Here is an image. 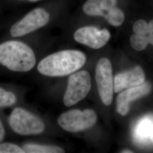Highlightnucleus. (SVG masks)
<instances>
[{
  "instance_id": "f257e3e1",
  "label": "nucleus",
  "mask_w": 153,
  "mask_h": 153,
  "mask_svg": "<svg viewBox=\"0 0 153 153\" xmlns=\"http://www.w3.org/2000/svg\"><path fill=\"white\" fill-rule=\"evenodd\" d=\"M86 61V56L82 52L64 50L45 57L39 62L37 69L45 76H65L81 68Z\"/></svg>"
},
{
  "instance_id": "f03ea898",
  "label": "nucleus",
  "mask_w": 153,
  "mask_h": 153,
  "mask_svg": "<svg viewBox=\"0 0 153 153\" xmlns=\"http://www.w3.org/2000/svg\"><path fill=\"white\" fill-rule=\"evenodd\" d=\"M0 64L11 71L27 72L35 65L36 57L27 44L16 40L7 41L0 44Z\"/></svg>"
},
{
  "instance_id": "7ed1b4c3",
  "label": "nucleus",
  "mask_w": 153,
  "mask_h": 153,
  "mask_svg": "<svg viewBox=\"0 0 153 153\" xmlns=\"http://www.w3.org/2000/svg\"><path fill=\"white\" fill-rule=\"evenodd\" d=\"M9 123L11 129L21 136L40 134L45 129L44 123L39 117L20 107L11 112Z\"/></svg>"
},
{
  "instance_id": "20e7f679",
  "label": "nucleus",
  "mask_w": 153,
  "mask_h": 153,
  "mask_svg": "<svg viewBox=\"0 0 153 153\" xmlns=\"http://www.w3.org/2000/svg\"><path fill=\"white\" fill-rule=\"evenodd\" d=\"M97 121V115L93 109H71L60 115L57 122L66 131L76 133L92 127Z\"/></svg>"
},
{
  "instance_id": "39448f33",
  "label": "nucleus",
  "mask_w": 153,
  "mask_h": 153,
  "mask_svg": "<svg viewBox=\"0 0 153 153\" xmlns=\"http://www.w3.org/2000/svg\"><path fill=\"white\" fill-rule=\"evenodd\" d=\"M91 88V76L88 71H81L71 74L64 95V104L66 107L76 104L87 96Z\"/></svg>"
},
{
  "instance_id": "423d86ee",
  "label": "nucleus",
  "mask_w": 153,
  "mask_h": 153,
  "mask_svg": "<svg viewBox=\"0 0 153 153\" xmlns=\"http://www.w3.org/2000/svg\"><path fill=\"white\" fill-rule=\"evenodd\" d=\"M95 79L102 102L105 105H111L114 90L112 64L109 59L102 58L98 61L96 67Z\"/></svg>"
},
{
  "instance_id": "0eeeda50",
  "label": "nucleus",
  "mask_w": 153,
  "mask_h": 153,
  "mask_svg": "<svg viewBox=\"0 0 153 153\" xmlns=\"http://www.w3.org/2000/svg\"><path fill=\"white\" fill-rule=\"evenodd\" d=\"M49 21V15L44 9L33 10L12 26L10 33L13 37H21L45 26Z\"/></svg>"
},
{
  "instance_id": "6e6552de",
  "label": "nucleus",
  "mask_w": 153,
  "mask_h": 153,
  "mask_svg": "<svg viewBox=\"0 0 153 153\" xmlns=\"http://www.w3.org/2000/svg\"><path fill=\"white\" fill-rule=\"evenodd\" d=\"M111 38L108 30H99L94 26H86L77 30L74 38L79 43L87 45L93 49H99L108 42Z\"/></svg>"
},
{
  "instance_id": "1a4fd4ad",
  "label": "nucleus",
  "mask_w": 153,
  "mask_h": 153,
  "mask_svg": "<svg viewBox=\"0 0 153 153\" xmlns=\"http://www.w3.org/2000/svg\"><path fill=\"white\" fill-rule=\"evenodd\" d=\"M152 85L149 82L133 88H129L121 91L116 99V111L124 116L127 115L129 111V104L131 101L144 97L150 93Z\"/></svg>"
},
{
  "instance_id": "9d476101",
  "label": "nucleus",
  "mask_w": 153,
  "mask_h": 153,
  "mask_svg": "<svg viewBox=\"0 0 153 153\" xmlns=\"http://www.w3.org/2000/svg\"><path fill=\"white\" fill-rule=\"evenodd\" d=\"M145 75L142 68L136 66L131 70L123 71L116 75L114 82V90L116 93L136 87L145 82Z\"/></svg>"
},
{
  "instance_id": "9b49d317",
  "label": "nucleus",
  "mask_w": 153,
  "mask_h": 153,
  "mask_svg": "<svg viewBox=\"0 0 153 153\" xmlns=\"http://www.w3.org/2000/svg\"><path fill=\"white\" fill-rule=\"evenodd\" d=\"M116 4L117 0H88L83 6V10L88 16L104 18Z\"/></svg>"
},
{
  "instance_id": "f8f14e48",
  "label": "nucleus",
  "mask_w": 153,
  "mask_h": 153,
  "mask_svg": "<svg viewBox=\"0 0 153 153\" xmlns=\"http://www.w3.org/2000/svg\"><path fill=\"white\" fill-rule=\"evenodd\" d=\"M153 131V120L146 118L143 119L138 124L136 131L137 139L142 142L150 140V137Z\"/></svg>"
},
{
  "instance_id": "ddd939ff",
  "label": "nucleus",
  "mask_w": 153,
  "mask_h": 153,
  "mask_svg": "<svg viewBox=\"0 0 153 153\" xmlns=\"http://www.w3.org/2000/svg\"><path fill=\"white\" fill-rule=\"evenodd\" d=\"M22 148L27 153H62L65 151L57 146L40 145L37 143H25Z\"/></svg>"
},
{
  "instance_id": "4468645a",
  "label": "nucleus",
  "mask_w": 153,
  "mask_h": 153,
  "mask_svg": "<svg viewBox=\"0 0 153 153\" xmlns=\"http://www.w3.org/2000/svg\"><path fill=\"white\" fill-rule=\"evenodd\" d=\"M104 18L112 26H119L124 21V14L119 8L115 6L105 16Z\"/></svg>"
},
{
  "instance_id": "2eb2a0df",
  "label": "nucleus",
  "mask_w": 153,
  "mask_h": 153,
  "mask_svg": "<svg viewBox=\"0 0 153 153\" xmlns=\"http://www.w3.org/2000/svg\"><path fill=\"white\" fill-rule=\"evenodd\" d=\"M130 43L131 47L137 51H141L145 49L149 43V41L146 36L138 35L134 33L130 38Z\"/></svg>"
},
{
  "instance_id": "dca6fc26",
  "label": "nucleus",
  "mask_w": 153,
  "mask_h": 153,
  "mask_svg": "<svg viewBox=\"0 0 153 153\" xmlns=\"http://www.w3.org/2000/svg\"><path fill=\"white\" fill-rule=\"evenodd\" d=\"M16 102V96L14 93L0 87V107H10Z\"/></svg>"
},
{
  "instance_id": "f3484780",
  "label": "nucleus",
  "mask_w": 153,
  "mask_h": 153,
  "mask_svg": "<svg viewBox=\"0 0 153 153\" xmlns=\"http://www.w3.org/2000/svg\"><path fill=\"white\" fill-rule=\"evenodd\" d=\"M23 148L9 142H0V153H25Z\"/></svg>"
},
{
  "instance_id": "a211bd4d",
  "label": "nucleus",
  "mask_w": 153,
  "mask_h": 153,
  "mask_svg": "<svg viewBox=\"0 0 153 153\" xmlns=\"http://www.w3.org/2000/svg\"><path fill=\"white\" fill-rule=\"evenodd\" d=\"M133 30L134 33L147 36L149 33V24L144 20L140 19L134 23Z\"/></svg>"
},
{
  "instance_id": "6ab92c4d",
  "label": "nucleus",
  "mask_w": 153,
  "mask_h": 153,
  "mask_svg": "<svg viewBox=\"0 0 153 153\" xmlns=\"http://www.w3.org/2000/svg\"><path fill=\"white\" fill-rule=\"evenodd\" d=\"M146 36L149 39V43L153 45V19L149 23V33Z\"/></svg>"
},
{
  "instance_id": "aec40b11",
  "label": "nucleus",
  "mask_w": 153,
  "mask_h": 153,
  "mask_svg": "<svg viewBox=\"0 0 153 153\" xmlns=\"http://www.w3.org/2000/svg\"><path fill=\"white\" fill-rule=\"evenodd\" d=\"M5 136V130L4 128V126H3V124L0 119V142H2Z\"/></svg>"
},
{
  "instance_id": "412c9836",
  "label": "nucleus",
  "mask_w": 153,
  "mask_h": 153,
  "mask_svg": "<svg viewBox=\"0 0 153 153\" xmlns=\"http://www.w3.org/2000/svg\"><path fill=\"white\" fill-rule=\"evenodd\" d=\"M121 153H133V152L131 150H123Z\"/></svg>"
},
{
  "instance_id": "4be33fe9",
  "label": "nucleus",
  "mask_w": 153,
  "mask_h": 153,
  "mask_svg": "<svg viewBox=\"0 0 153 153\" xmlns=\"http://www.w3.org/2000/svg\"><path fill=\"white\" fill-rule=\"evenodd\" d=\"M150 141L153 143V131L152 132V134L151 137H150Z\"/></svg>"
},
{
  "instance_id": "5701e85b",
  "label": "nucleus",
  "mask_w": 153,
  "mask_h": 153,
  "mask_svg": "<svg viewBox=\"0 0 153 153\" xmlns=\"http://www.w3.org/2000/svg\"><path fill=\"white\" fill-rule=\"evenodd\" d=\"M27 1H37L39 0H27Z\"/></svg>"
}]
</instances>
